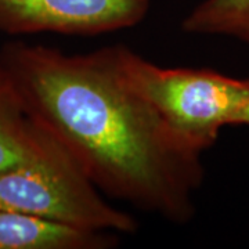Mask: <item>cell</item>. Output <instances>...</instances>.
Here are the masks:
<instances>
[{
	"label": "cell",
	"instance_id": "6",
	"mask_svg": "<svg viewBox=\"0 0 249 249\" xmlns=\"http://www.w3.org/2000/svg\"><path fill=\"white\" fill-rule=\"evenodd\" d=\"M49 133L34 122L0 62V172L36 158L47 144Z\"/></svg>",
	"mask_w": 249,
	"mask_h": 249
},
{
	"label": "cell",
	"instance_id": "2",
	"mask_svg": "<svg viewBox=\"0 0 249 249\" xmlns=\"http://www.w3.org/2000/svg\"><path fill=\"white\" fill-rule=\"evenodd\" d=\"M115 54L127 83L201 154L217 142L224 126L237 124L249 101V79L208 68H165L124 45H115Z\"/></svg>",
	"mask_w": 249,
	"mask_h": 249
},
{
	"label": "cell",
	"instance_id": "4",
	"mask_svg": "<svg viewBox=\"0 0 249 249\" xmlns=\"http://www.w3.org/2000/svg\"><path fill=\"white\" fill-rule=\"evenodd\" d=\"M148 11L150 0H0V31L97 36L136 27Z\"/></svg>",
	"mask_w": 249,
	"mask_h": 249
},
{
	"label": "cell",
	"instance_id": "1",
	"mask_svg": "<svg viewBox=\"0 0 249 249\" xmlns=\"http://www.w3.org/2000/svg\"><path fill=\"white\" fill-rule=\"evenodd\" d=\"M0 62L34 122L104 196L173 224L191 222L204 181L202 154L127 83L115 46L68 54L14 42L3 46Z\"/></svg>",
	"mask_w": 249,
	"mask_h": 249
},
{
	"label": "cell",
	"instance_id": "7",
	"mask_svg": "<svg viewBox=\"0 0 249 249\" xmlns=\"http://www.w3.org/2000/svg\"><path fill=\"white\" fill-rule=\"evenodd\" d=\"M181 28L190 35L226 36L249 46V0H202Z\"/></svg>",
	"mask_w": 249,
	"mask_h": 249
},
{
	"label": "cell",
	"instance_id": "8",
	"mask_svg": "<svg viewBox=\"0 0 249 249\" xmlns=\"http://www.w3.org/2000/svg\"><path fill=\"white\" fill-rule=\"evenodd\" d=\"M245 124L249 126V101L245 104V107L242 108L240 115L237 118V124Z\"/></svg>",
	"mask_w": 249,
	"mask_h": 249
},
{
	"label": "cell",
	"instance_id": "3",
	"mask_svg": "<svg viewBox=\"0 0 249 249\" xmlns=\"http://www.w3.org/2000/svg\"><path fill=\"white\" fill-rule=\"evenodd\" d=\"M104 196L52 134L36 158L0 172V209L36 214L91 231H137L139 223L133 216Z\"/></svg>",
	"mask_w": 249,
	"mask_h": 249
},
{
	"label": "cell",
	"instance_id": "5",
	"mask_svg": "<svg viewBox=\"0 0 249 249\" xmlns=\"http://www.w3.org/2000/svg\"><path fill=\"white\" fill-rule=\"evenodd\" d=\"M114 232H100L19 211L0 209V249H111Z\"/></svg>",
	"mask_w": 249,
	"mask_h": 249
}]
</instances>
